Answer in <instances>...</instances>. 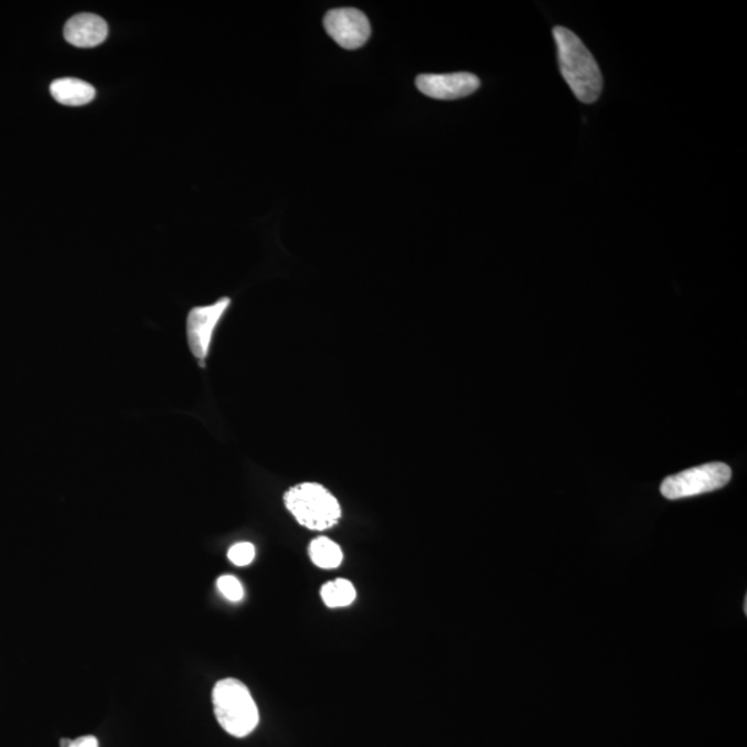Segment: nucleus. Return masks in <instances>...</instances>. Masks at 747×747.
I'll list each match as a JSON object with an SVG mask.
<instances>
[{
	"label": "nucleus",
	"instance_id": "1",
	"mask_svg": "<svg viewBox=\"0 0 747 747\" xmlns=\"http://www.w3.org/2000/svg\"><path fill=\"white\" fill-rule=\"evenodd\" d=\"M554 40L561 74L581 103L593 105L602 92V74L580 38L565 26H555Z\"/></svg>",
	"mask_w": 747,
	"mask_h": 747
},
{
	"label": "nucleus",
	"instance_id": "2",
	"mask_svg": "<svg viewBox=\"0 0 747 747\" xmlns=\"http://www.w3.org/2000/svg\"><path fill=\"white\" fill-rule=\"evenodd\" d=\"M217 722L234 738H245L259 724L258 706L247 685L236 679L220 681L212 691Z\"/></svg>",
	"mask_w": 747,
	"mask_h": 747
},
{
	"label": "nucleus",
	"instance_id": "3",
	"mask_svg": "<svg viewBox=\"0 0 747 747\" xmlns=\"http://www.w3.org/2000/svg\"><path fill=\"white\" fill-rule=\"evenodd\" d=\"M287 510L309 531H327L341 520V505L319 483H299L285 494Z\"/></svg>",
	"mask_w": 747,
	"mask_h": 747
},
{
	"label": "nucleus",
	"instance_id": "4",
	"mask_svg": "<svg viewBox=\"0 0 747 747\" xmlns=\"http://www.w3.org/2000/svg\"><path fill=\"white\" fill-rule=\"evenodd\" d=\"M730 477L733 472L727 463H705L664 479L661 493L669 500L694 498L724 488L730 481Z\"/></svg>",
	"mask_w": 747,
	"mask_h": 747
},
{
	"label": "nucleus",
	"instance_id": "5",
	"mask_svg": "<svg viewBox=\"0 0 747 747\" xmlns=\"http://www.w3.org/2000/svg\"><path fill=\"white\" fill-rule=\"evenodd\" d=\"M231 298H221L220 301L209 305V307H198L190 310L188 316V342L190 351L200 367H205L206 359H209L212 338L214 332L231 308Z\"/></svg>",
	"mask_w": 747,
	"mask_h": 747
},
{
	"label": "nucleus",
	"instance_id": "6",
	"mask_svg": "<svg viewBox=\"0 0 747 747\" xmlns=\"http://www.w3.org/2000/svg\"><path fill=\"white\" fill-rule=\"evenodd\" d=\"M324 29L338 45L348 51L362 47L371 35L367 15L358 9H334L326 14Z\"/></svg>",
	"mask_w": 747,
	"mask_h": 747
},
{
	"label": "nucleus",
	"instance_id": "7",
	"mask_svg": "<svg viewBox=\"0 0 747 747\" xmlns=\"http://www.w3.org/2000/svg\"><path fill=\"white\" fill-rule=\"evenodd\" d=\"M416 85L419 92L433 99L457 100L477 92L481 81L471 73L423 74Z\"/></svg>",
	"mask_w": 747,
	"mask_h": 747
},
{
	"label": "nucleus",
	"instance_id": "8",
	"mask_svg": "<svg viewBox=\"0 0 747 747\" xmlns=\"http://www.w3.org/2000/svg\"><path fill=\"white\" fill-rule=\"evenodd\" d=\"M108 25L100 15L82 13L67 21L64 26L65 41L76 47H95L107 40Z\"/></svg>",
	"mask_w": 747,
	"mask_h": 747
},
{
	"label": "nucleus",
	"instance_id": "9",
	"mask_svg": "<svg viewBox=\"0 0 747 747\" xmlns=\"http://www.w3.org/2000/svg\"><path fill=\"white\" fill-rule=\"evenodd\" d=\"M51 93L60 105L85 106L96 97L95 87L76 78H60L51 85Z\"/></svg>",
	"mask_w": 747,
	"mask_h": 747
},
{
	"label": "nucleus",
	"instance_id": "10",
	"mask_svg": "<svg viewBox=\"0 0 747 747\" xmlns=\"http://www.w3.org/2000/svg\"><path fill=\"white\" fill-rule=\"evenodd\" d=\"M309 555L312 563L321 569H335L343 561L340 545L327 537L314 538L309 545Z\"/></svg>",
	"mask_w": 747,
	"mask_h": 747
},
{
	"label": "nucleus",
	"instance_id": "11",
	"mask_svg": "<svg viewBox=\"0 0 747 747\" xmlns=\"http://www.w3.org/2000/svg\"><path fill=\"white\" fill-rule=\"evenodd\" d=\"M320 594L329 608H345L356 599V588L346 579L326 583Z\"/></svg>",
	"mask_w": 747,
	"mask_h": 747
},
{
	"label": "nucleus",
	"instance_id": "12",
	"mask_svg": "<svg viewBox=\"0 0 747 747\" xmlns=\"http://www.w3.org/2000/svg\"><path fill=\"white\" fill-rule=\"evenodd\" d=\"M217 588L223 594V597L228 601L238 602L244 598V588L242 583L232 575H223L217 579Z\"/></svg>",
	"mask_w": 747,
	"mask_h": 747
},
{
	"label": "nucleus",
	"instance_id": "13",
	"mask_svg": "<svg viewBox=\"0 0 747 747\" xmlns=\"http://www.w3.org/2000/svg\"><path fill=\"white\" fill-rule=\"evenodd\" d=\"M227 556L234 565L247 566L255 559V545L247 542L234 544Z\"/></svg>",
	"mask_w": 747,
	"mask_h": 747
},
{
	"label": "nucleus",
	"instance_id": "14",
	"mask_svg": "<svg viewBox=\"0 0 747 747\" xmlns=\"http://www.w3.org/2000/svg\"><path fill=\"white\" fill-rule=\"evenodd\" d=\"M70 747H99V740L95 736H82V738L73 740Z\"/></svg>",
	"mask_w": 747,
	"mask_h": 747
},
{
	"label": "nucleus",
	"instance_id": "15",
	"mask_svg": "<svg viewBox=\"0 0 747 747\" xmlns=\"http://www.w3.org/2000/svg\"><path fill=\"white\" fill-rule=\"evenodd\" d=\"M71 744H73V740L71 739H63L62 741H60V746L62 747H70Z\"/></svg>",
	"mask_w": 747,
	"mask_h": 747
}]
</instances>
